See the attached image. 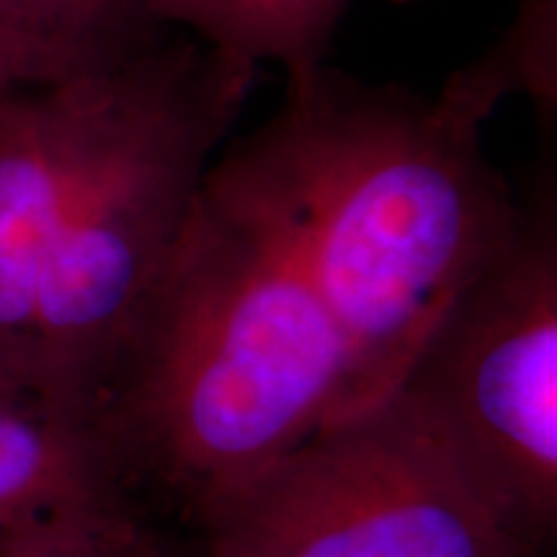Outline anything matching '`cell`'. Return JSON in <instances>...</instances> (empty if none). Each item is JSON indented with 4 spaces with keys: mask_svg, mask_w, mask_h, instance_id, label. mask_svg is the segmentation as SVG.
Returning <instances> with one entry per match:
<instances>
[{
    "mask_svg": "<svg viewBox=\"0 0 557 557\" xmlns=\"http://www.w3.org/2000/svg\"><path fill=\"white\" fill-rule=\"evenodd\" d=\"M527 94L540 114L557 107V0H521L513 24L472 65L457 70L438 90L444 101L483 122L504 96Z\"/></svg>",
    "mask_w": 557,
    "mask_h": 557,
    "instance_id": "10",
    "label": "cell"
},
{
    "mask_svg": "<svg viewBox=\"0 0 557 557\" xmlns=\"http://www.w3.org/2000/svg\"><path fill=\"white\" fill-rule=\"evenodd\" d=\"M197 529V557H549L398 393L320 426Z\"/></svg>",
    "mask_w": 557,
    "mask_h": 557,
    "instance_id": "5",
    "label": "cell"
},
{
    "mask_svg": "<svg viewBox=\"0 0 557 557\" xmlns=\"http://www.w3.org/2000/svg\"><path fill=\"white\" fill-rule=\"evenodd\" d=\"M395 393L521 537L557 540V197L542 171L506 246L462 289Z\"/></svg>",
    "mask_w": 557,
    "mask_h": 557,
    "instance_id": "4",
    "label": "cell"
},
{
    "mask_svg": "<svg viewBox=\"0 0 557 557\" xmlns=\"http://www.w3.org/2000/svg\"><path fill=\"white\" fill-rule=\"evenodd\" d=\"M70 75L39 50L11 34L0 32V94L16 88H41L67 81Z\"/></svg>",
    "mask_w": 557,
    "mask_h": 557,
    "instance_id": "12",
    "label": "cell"
},
{
    "mask_svg": "<svg viewBox=\"0 0 557 557\" xmlns=\"http://www.w3.org/2000/svg\"><path fill=\"white\" fill-rule=\"evenodd\" d=\"M0 32L75 75L114 67L160 45L145 0H0Z\"/></svg>",
    "mask_w": 557,
    "mask_h": 557,
    "instance_id": "9",
    "label": "cell"
},
{
    "mask_svg": "<svg viewBox=\"0 0 557 557\" xmlns=\"http://www.w3.org/2000/svg\"><path fill=\"white\" fill-rule=\"evenodd\" d=\"M132 60L0 94V395L34 398L29 344L41 276Z\"/></svg>",
    "mask_w": 557,
    "mask_h": 557,
    "instance_id": "6",
    "label": "cell"
},
{
    "mask_svg": "<svg viewBox=\"0 0 557 557\" xmlns=\"http://www.w3.org/2000/svg\"><path fill=\"white\" fill-rule=\"evenodd\" d=\"M346 372L295 250L205 181L101 418L139 493L199 524L333 421Z\"/></svg>",
    "mask_w": 557,
    "mask_h": 557,
    "instance_id": "2",
    "label": "cell"
},
{
    "mask_svg": "<svg viewBox=\"0 0 557 557\" xmlns=\"http://www.w3.org/2000/svg\"><path fill=\"white\" fill-rule=\"evenodd\" d=\"M152 24L181 29L243 65H282L289 81L325 65L351 0H145Z\"/></svg>",
    "mask_w": 557,
    "mask_h": 557,
    "instance_id": "8",
    "label": "cell"
},
{
    "mask_svg": "<svg viewBox=\"0 0 557 557\" xmlns=\"http://www.w3.org/2000/svg\"><path fill=\"white\" fill-rule=\"evenodd\" d=\"M259 67L165 37L132 60L41 276L29 395L101 403L197 207Z\"/></svg>",
    "mask_w": 557,
    "mask_h": 557,
    "instance_id": "3",
    "label": "cell"
},
{
    "mask_svg": "<svg viewBox=\"0 0 557 557\" xmlns=\"http://www.w3.org/2000/svg\"><path fill=\"white\" fill-rule=\"evenodd\" d=\"M148 517L99 413L0 395V555Z\"/></svg>",
    "mask_w": 557,
    "mask_h": 557,
    "instance_id": "7",
    "label": "cell"
},
{
    "mask_svg": "<svg viewBox=\"0 0 557 557\" xmlns=\"http://www.w3.org/2000/svg\"><path fill=\"white\" fill-rule=\"evenodd\" d=\"M205 181L287 240L331 312L348 361L333 421L398 389L521 209L485 156L483 122L329 65L289 81L276 114Z\"/></svg>",
    "mask_w": 557,
    "mask_h": 557,
    "instance_id": "1",
    "label": "cell"
},
{
    "mask_svg": "<svg viewBox=\"0 0 557 557\" xmlns=\"http://www.w3.org/2000/svg\"><path fill=\"white\" fill-rule=\"evenodd\" d=\"M0 557H186L169 537L150 524L148 517L122 524L73 534L45 545L16 549Z\"/></svg>",
    "mask_w": 557,
    "mask_h": 557,
    "instance_id": "11",
    "label": "cell"
}]
</instances>
